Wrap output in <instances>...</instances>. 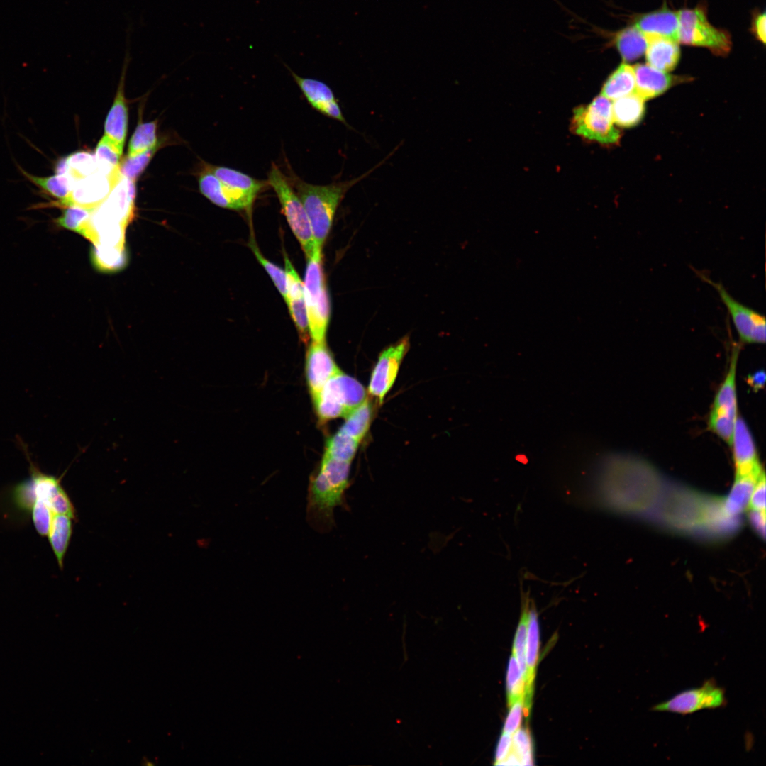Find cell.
<instances>
[{
    "label": "cell",
    "mask_w": 766,
    "mask_h": 766,
    "mask_svg": "<svg viewBox=\"0 0 766 766\" xmlns=\"http://www.w3.org/2000/svg\"><path fill=\"white\" fill-rule=\"evenodd\" d=\"M350 464L323 455L310 477L306 518L316 531L325 533L335 525L334 511L347 508L345 492L350 484Z\"/></svg>",
    "instance_id": "cell-1"
},
{
    "label": "cell",
    "mask_w": 766,
    "mask_h": 766,
    "mask_svg": "<svg viewBox=\"0 0 766 766\" xmlns=\"http://www.w3.org/2000/svg\"><path fill=\"white\" fill-rule=\"evenodd\" d=\"M379 162L363 174L349 180L333 182L326 185H316L304 182L292 170L287 176L306 212L314 240V249L323 250L331 228L336 210L346 193L354 185L368 177L387 159Z\"/></svg>",
    "instance_id": "cell-2"
},
{
    "label": "cell",
    "mask_w": 766,
    "mask_h": 766,
    "mask_svg": "<svg viewBox=\"0 0 766 766\" xmlns=\"http://www.w3.org/2000/svg\"><path fill=\"white\" fill-rule=\"evenodd\" d=\"M306 259L304 286L309 335L312 340L323 341L330 320L331 306L324 277L322 250L314 249Z\"/></svg>",
    "instance_id": "cell-3"
},
{
    "label": "cell",
    "mask_w": 766,
    "mask_h": 766,
    "mask_svg": "<svg viewBox=\"0 0 766 766\" xmlns=\"http://www.w3.org/2000/svg\"><path fill=\"white\" fill-rule=\"evenodd\" d=\"M679 12V43L709 49L714 55L726 56L732 46L730 33L716 28L708 21L707 6L700 3Z\"/></svg>",
    "instance_id": "cell-4"
},
{
    "label": "cell",
    "mask_w": 766,
    "mask_h": 766,
    "mask_svg": "<svg viewBox=\"0 0 766 766\" xmlns=\"http://www.w3.org/2000/svg\"><path fill=\"white\" fill-rule=\"evenodd\" d=\"M312 398L317 415L322 421L346 417L367 399L363 386L342 372L331 378Z\"/></svg>",
    "instance_id": "cell-5"
},
{
    "label": "cell",
    "mask_w": 766,
    "mask_h": 766,
    "mask_svg": "<svg viewBox=\"0 0 766 766\" xmlns=\"http://www.w3.org/2000/svg\"><path fill=\"white\" fill-rule=\"evenodd\" d=\"M267 182L275 192L282 213L299 241L306 258L314 250V240L304 207L288 177L274 162L267 172Z\"/></svg>",
    "instance_id": "cell-6"
},
{
    "label": "cell",
    "mask_w": 766,
    "mask_h": 766,
    "mask_svg": "<svg viewBox=\"0 0 766 766\" xmlns=\"http://www.w3.org/2000/svg\"><path fill=\"white\" fill-rule=\"evenodd\" d=\"M573 113L572 128L576 134L604 145L618 143L621 133L614 126L609 99L601 94Z\"/></svg>",
    "instance_id": "cell-7"
},
{
    "label": "cell",
    "mask_w": 766,
    "mask_h": 766,
    "mask_svg": "<svg viewBox=\"0 0 766 766\" xmlns=\"http://www.w3.org/2000/svg\"><path fill=\"white\" fill-rule=\"evenodd\" d=\"M135 196V181L122 175L108 196L91 215L89 223L95 235L110 228H124L133 216Z\"/></svg>",
    "instance_id": "cell-8"
},
{
    "label": "cell",
    "mask_w": 766,
    "mask_h": 766,
    "mask_svg": "<svg viewBox=\"0 0 766 766\" xmlns=\"http://www.w3.org/2000/svg\"><path fill=\"white\" fill-rule=\"evenodd\" d=\"M699 277L711 285L718 292L725 305L735 328L743 343L762 344L765 343V317L754 309L735 299L720 282L713 281L703 272L692 268Z\"/></svg>",
    "instance_id": "cell-9"
},
{
    "label": "cell",
    "mask_w": 766,
    "mask_h": 766,
    "mask_svg": "<svg viewBox=\"0 0 766 766\" xmlns=\"http://www.w3.org/2000/svg\"><path fill=\"white\" fill-rule=\"evenodd\" d=\"M21 447L29 461L30 476L28 479L35 499L42 500L54 514H65L72 519L76 518V511L67 494L61 485L60 481L55 476L42 472L31 460L27 448Z\"/></svg>",
    "instance_id": "cell-10"
},
{
    "label": "cell",
    "mask_w": 766,
    "mask_h": 766,
    "mask_svg": "<svg viewBox=\"0 0 766 766\" xmlns=\"http://www.w3.org/2000/svg\"><path fill=\"white\" fill-rule=\"evenodd\" d=\"M740 345L733 348L727 374L718 389L709 418V425L717 429L733 428L738 418L736 376Z\"/></svg>",
    "instance_id": "cell-11"
},
{
    "label": "cell",
    "mask_w": 766,
    "mask_h": 766,
    "mask_svg": "<svg viewBox=\"0 0 766 766\" xmlns=\"http://www.w3.org/2000/svg\"><path fill=\"white\" fill-rule=\"evenodd\" d=\"M724 704L723 690L709 680L700 687L685 690L654 706L653 711L686 715L702 709L718 708Z\"/></svg>",
    "instance_id": "cell-12"
},
{
    "label": "cell",
    "mask_w": 766,
    "mask_h": 766,
    "mask_svg": "<svg viewBox=\"0 0 766 766\" xmlns=\"http://www.w3.org/2000/svg\"><path fill=\"white\" fill-rule=\"evenodd\" d=\"M121 176L120 170L111 174L97 171L76 179L72 182L70 196L62 206L95 209L105 200Z\"/></svg>",
    "instance_id": "cell-13"
},
{
    "label": "cell",
    "mask_w": 766,
    "mask_h": 766,
    "mask_svg": "<svg viewBox=\"0 0 766 766\" xmlns=\"http://www.w3.org/2000/svg\"><path fill=\"white\" fill-rule=\"evenodd\" d=\"M409 347V340L404 338L384 350L374 367L369 384V392L379 403L393 386L401 363Z\"/></svg>",
    "instance_id": "cell-14"
},
{
    "label": "cell",
    "mask_w": 766,
    "mask_h": 766,
    "mask_svg": "<svg viewBox=\"0 0 766 766\" xmlns=\"http://www.w3.org/2000/svg\"><path fill=\"white\" fill-rule=\"evenodd\" d=\"M294 82L301 91L307 102L318 113L336 120L348 128H353L348 123L341 111L338 101L331 88L325 82L309 77H300L288 66Z\"/></svg>",
    "instance_id": "cell-15"
},
{
    "label": "cell",
    "mask_w": 766,
    "mask_h": 766,
    "mask_svg": "<svg viewBox=\"0 0 766 766\" xmlns=\"http://www.w3.org/2000/svg\"><path fill=\"white\" fill-rule=\"evenodd\" d=\"M341 372L325 340H312L306 357V374L312 397L318 394L326 382Z\"/></svg>",
    "instance_id": "cell-16"
},
{
    "label": "cell",
    "mask_w": 766,
    "mask_h": 766,
    "mask_svg": "<svg viewBox=\"0 0 766 766\" xmlns=\"http://www.w3.org/2000/svg\"><path fill=\"white\" fill-rule=\"evenodd\" d=\"M287 276V297L285 302L299 333L300 339L307 343L310 337L304 295V282L300 279L287 255L284 253Z\"/></svg>",
    "instance_id": "cell-17"
},
{
    "label": "cell",
    "mask_w": 766,
    "mask_h": 766,
    "mask_svg": "<svg viewBox=\"0 0 766 766\" xmlns=\"http://www.w3.org/2000/svg\"><path fill=\"white\" fill-rule=\"evenodd\" d=\"M731 446H732L736 476L760 473L763 471L752 434L745 421L739 416L735 423Z\"/></svg>",
    "instance_id": "cell-18"
},
{
    "label": "cell",
    "mask_w": 766,
    "mask_h": 766,
    "mask_svg": "<svg viewBox=\"0 0 766 766\" xmlns=\"http://www.w3.org/2000/svg\"><path fill=\"white\" fill-rule=\"evenodd\" d=\"M631 24L648 40L663 38L679 43V12L669 9L666 4L657 10L633 17Z\"/></svg>",
    "instance_id": "cell-19"
},
{
    "label": "cell",
    "mask_w": 766,
    "mask_h": 766,
    "mask_svg": "<svg viewBox=\"0 0 766 766\" xmlns=\"http://www.w3.org/2000/svg\"><path fill=\"white\" fill-rule=\"evenodd\" d=\"M201 193L215 205L231 210L251 209L255 201L224 185L206 167L199 175Z\"/></svg>",
    "instance_id": "cell-20"
},
{
    "label": "cell",
    "mask_w": 766,
    "mask_h": 766,
    "mask_svg": "<svg viewBox=\"0 0 766 766\" xmlns=\"http://www.w3.org/2000/svg\"><path fill=\"white\" fill-rule=\"evenodd\" d=\"M129 36L127 33V50L122 69L120 82L113 104L104 123V136L123 148L128 128V106L124 95L126 72L129 62Z\"/></svg>",
    "instance_id": "cell-21"
},
{
    "label": "cell",
    "mask_w": 766,
    "mask_h": 766,
    "mask_svg": "<svg viewBox=\"0 0 766 766\" xmlns=\"http://www.w3.org/2000/svg\"><path fill=\"white\" fill-rule=\"evenodd\" d=\"M633 66L635 77V93L644 100L660 96L676 83L687 79V77L670 74L648 64Z\"/></svg>",
    "instance_id": "cell-22"
},
{
    "label": "cell",
    "mask_w": 766,
    "mask_h": 766,
    "mask_svg": "<svg viewBox=\"0 0 766 766\" xmlns=\"http://www.w3.org/2000/svg\"><path fill=\"white\" fill-rule=\"evenodd\" d=\"M599 31L608 38L605 45L614 47L623 62L635 60L645 54L648 40L633 25H629L613 33H603L601 30Z\"/></svg>",
    "instance_id": "cell-23"
},
{
    "label": "cell",
    "mask_w": 766,
    "mask_h": 766,
    "mask_svg": "<svg viewBox=\"0 0 766 766\" xmlns=\"http://www.w3.org/2000/svg\"><path fill=\"white\" fill-rule=\"evenodd\" d=\"M540 631L538 613L533 602L529 603L527 633L526 640V663L527 667L525 704L531 706L533 684L538 662Z\"/></svg>",
    "instance_id": "cell-24"
},
{
    "label": "cell",
    "mask_w": 766,
    "mask_h": 766,
    "mask_svg": "<svg viewBox=\"0 0 766 766\" xmlns=\"http://www.w3.org/2000/svg\"><path fill=\"white\" fill-rule=\"evenodd\" d=\"M208 169L226 187L253 201L266 188L267 180L255 179L239 170L224 166L206 165Z\"/></svg>",
    "instance_id": "cell-25"
},
{
    "label": "cell",
    "mask_w": 766,
    "mask_h": 766,
    "mask_svg": "<svg viewBox=\"0 0 766 766\" xmlns=\"http://www.w3.org/2000/svg\"><path fill=\"white\" fill-rule=\"evenodd\" d=\"M648 40L645 52L647 64L666 72L673 70L680 59L679 43L663 38H654Z\"/></svg>",
    "instance_id": "cell-26"
},
{
    "label": "cell",
    "mask_w": 766,
    "mask_h": 766,
    "mask_svg": "<svg viewBox=\"0 0 766 766\" xmlns=\"http://www.w3.org/2000/svg\"><path fill=\"white\" fill-rule=\"evenodd\" d=\"M764 470L743 476H736L733 485L722 506V511L727 517L740 514L749 504L755 486Z\"/></svg>",
    "instance_id": "cell-27"
},
{
    "label": "cell",
    "mask_w": 766,
    "mask_h": 766,
    "mask_svg": "<svg viewBox=\"0 0 766 766\" xmlns=\"http://www.w3.org/2000/svg\"><path fill=\"white\" fill-rule=\"evenodd\" d=\"M645 111V100L635 92L616 99L612 104L613 121L623 128L638 125L643 119Z\"/></svg>",
    "instance_id": "cell-28"
},
{
    "label": "cell",
    "mask_w": 766,
    "mask_h": 766,
    "mask_svg": "<svg viewBox=\"0 0 766 766\" xmlns=\"http://www.w3.org/2000/svg\"><path fill=\"white\" fill-rule=\"evenodd\" d=\"M635 77L633 66L623 62L607 77L601 88V95L616 100L635 92Z\"/></svg>",
    "instance_id": "cell-29"
},
{
    "label": "cell",
    "mask_w": 766,
    "mask_h": 766,
    "mask_svg": "<svg viewBox=\"0 0 766 766\" xmlns=\"http://www.w3.org/2000/svg\"><path fill=\"white\" fill-rule=\"evenodd\" d=\"M72 518L65 514H54L48 538L59 567L63 560L72 533Z\"/></svg>",
    "instance_id": "cell-30"
},
{
    "label": "cell",
    "mask_w": 766,
    "mask_h": 766,
    "mask_svg": "<svg viewBox=\"0 0 766 766\" xmlns=\"http://www.w3.org/2000/svg\"><path fill=\"white\" fill-rule=\"evenodd\" d=\"M94 209L75 205L67 206L57 219V223L63 228L83 235L95 243L96 236L89 223Z\"/></svg>",
    "instance_id": "cell-31"
},
{
    "label": "cell",
    "mask_w": 766,
    "mask_h": 766,
    "mask_svg": "<svg viewBox=\"0 0 766 766\" xmlns=\"http://www.w3.org/2000/svg\"><path fill=\"white\" fill-rule=\"evenodd\" d=\"M24 176L32 183L42 189L45 193L48 194L55 199H57V204L61 205L70 196L72 181L67 174H55L48 177H38L31 174L23 170H21Z\"/></svg>",
    "instance_id": "cell-32"
},
{
    "label": "cell",
    "mask_w": 766,
    "mask_h": 766,
    "mask_svg": "<svg viewBox=\"0 0 766 766\" xmlns=\"http://www.w3.org/2000/svg\"><path fill=\"white\" fill-rule=\"evenodd\" d=\"M372 415V405L366 399L345 417L346 420L338 431L360 442L368 431Z\"/></svg>",
    "instance_id": "cell-33"
},
{
    "label": "cell",
    "mask_w": 766,
    "mask_h": 766,
    "mask_svg": "<svg viewBox=\"0 0 766 766\" xmlns=\"http://www.w3.org/2000/svg\"><path fill=\"white\" fill-rule=\"evenodd\" d=\"M123 149V147L103 135L96 145L94 154L98 171L104 174L119 171Z\"/></svg>",
    "instance_id": "cell-34"
},
{
    "label": "cell",
    "mask_w": 766,
    "mask_h": 766,
    "mask_svg": "<svg viewBox=\"0 0 766 766\" xmlns=\"http://www.w3.org/2000/svg\"><path fill=\"white\" fill-rule=\"evenodd\" d=\"M157 128V120L145 123L140 120L130 140L127 156H135L159 145Z\"/></svg>",
    "instance_id": "cell-35"
},
{
    "label": "cell",
    "mask_w": 766,
    "mask_h": 766,
    "mask_svg": "<svg viewBox=\"0 0 766 766\" xmlns=\"http://www.w3.org/2000/svg\"><path fill=\"white\" fill-rule=\"evenodd\" d=\"M360 441L338 431L330 437L326 444L323 455L334 460L351 462L357 450Z\"/></svg>",
    "instance_id": "cell-36"
},
{
    "label": "cell",
    "mask_w": 766,
    "mask_h": 766,
    "mask_svg": "<svg viewBox=\"0 0 766 766\" xmlns=\"http://www.w3.org/2000/svg\"><path fill=\"white\" fill-rule=\"evenodd\" d=\"M523 601L524 602L523 604V609L521 614L520 621L518 622L514 640L512 654L515 656L518 662L520 670L526 683L527 667L526 663V640L527 633L528 607L530 603L528 597L526 596Z\"/></svg>",
    "instance_id": "cell-37"
},
{
    "label": "cell",
    "mask_w": 766,
    "mask_h": 766,
    "mask_svg": "<svg viewBox=\"0 0 766 766\" xmlns=\"http://www.w3.org/2000/svg\"><path fill=\"white\" fill-rule=\"evenodd\" d=\"M526 683L520 670L518 662L512 654L510 657L506 673V695L509 706L516 700L524 698Z\"/></svg>",
    "instance_id": "cell-38"
},
{
    "label": "cell",
    "mask_w": 766,
    "mask_h": 766,
    "mask_svg": "<svg viewBox=\"0 0 766 766\" xmlns=\"http://www.w3.org/2000/svg\"><path fill=\"white\" fill-rule=\"evenodd\" d=\"M159 147L160 145L135 156L126 157L119 165L121 174L129 179L135 181L148 166Z\"/></svg>",
    "instance_id": "cell-39"
},
{
    "label": "cell",
    "mask_w": 766,
    "mask_h": 766,
    "mask_svg": "<svg viewBox=\"0 0 766 766\" xmlns=\"http://www.w3.org/2000/svg\"><path fill=\"white\" fill-rule=\"evenodd\" d=\"M511 751L518 757L521 765L533 764V740L527 728L520 727L512 735Z\"/></svg>",
    "instance_id": "cell-40"
},
{
    "label": "cell",
    "mask_w": 766,
    "mask_h": 766,
    "mask_svg": "<svg viewBox=\"0 0 766 766\" xmlns=\"http://www.w3.org/2000/svg\"><path fill=\"white\" fill-rule=\"evenodd\" d=\"M249 246L257 261L268 273L275 287L285 301L287 297V276L285 270L265 257L259 250V248L253 240L250 241Z\"/></svg>",
    "instance_id": "cell-41"
},
{
    "label": "cell",
    "mask_w": 766,
    "mask_h": 766,
    "mask_svg": "<svg viewBox=\"0 0 766 766\" xmlns=\"http://www.w3.org/2000/svg\"><path fill=\"white\" fill-rule=\"evenodd\" d=\"M30 514L37 532L42 536H48L54 514L40 499H35Z\"/></svg>",
    "instance_id": "cell-42"
},
{
    "label": "cell",
    "mask_w": 766,
    "mask_h": 766,
    "mask_svg": "<svg viewBox=\"0 0 766 766\" xmlns=\"http://www.w3.org/2000/svg\"><path fill=\"white\" fill-rule=\"evenodd\" d=\"M507 716L506 718L503 732L513 735L521 725L523 716H527L524 698L519 699L514 702L511 706Z\"/></svg>",
    "instance_id": "cell-43"
},
{
    "label": "cell",
    "mask_w": 766,
    "mask_h": 766,
    "mask_svg": "<svg viewBox=\"0 0 766 766\" xmlns=\"http://www.w3.org/2000/svg\"><path fill=\"white\" fill-rule=\"evenodd\" d=\"M749 505L751 509L765 511V476L762 474L751 494Z\"/></svg>",
    "instance_id": "cell-44"
},
{
    "label": "cell",
    "mask_w": 766,
    "mask_h": 766,
    "mask_svg": "<svg viewBox=\"0 0 766 766\" xmlns=\"http://www.w3.org/2000/svg\"><path fill=\"white\" fill-rule=\"evenodd\" d=\"M766 16L765 12L760 13L756 11L753 13L750 31L755 36V38L761 42L762 44L765 43L766 40Z\"/></svg>",
    "instance_id": "cell-45"
},
{
    "label": "cell",
    "mask_w": 766,
    "mask_h": 766,
    "mask_svg": "<svg viewBox=\"0 0 766 766\" xmlns=\"http://www.w3.org/2000/svg\"><path fill=\"white\" fill-rule=\"evenodd\" d=\"M512 735L502 732L495 753L494 765H501L511 751Z\"/></svg>",
    "instance_id": "cell-46"
},
{
    "label": "cell",
    "mask_w": 766,
    "mask_h": 766,
    "mask_svg": "<svg viewBox=\"0 0 766 766\" xmlns=\"http://www.w3.org/2000/svg\"><path fill=\"white\" fill-rule=\"evenodd\" d=\"M749 521L755 532L764 539L765 537V511L750 510Z\"/></svg>",
    "instance_id": "cell-47"
},
{
    "label": "cell",
    "mask_w": 766,
    "mask_h": 766,
    "mask_svg": "<svg viewBox=\"0 0 766 766\" xmlns=\"http://www.w3.org/2000/svg\"><path fill=\"white\" fill-rule=\"evenodd\" d=\"M747 380L749 386L753 388L754 390L757 391L763 387L765 384V373L762 370L757 371L752 374H749Z\"/></svg>",
    "instance_id": "cell-48"
}]
</instances>
